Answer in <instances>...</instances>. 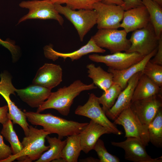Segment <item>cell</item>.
I'll return each mask as SVG.
<instances>
[{
	"mask_svg": "<svg viewBox=\"0 0 162 162\" xmlns=\"http://www.w3.org/2000/svg\"><path fill=\"white\" fill-rule=\"evenodd\" d=\"M97 88L93 83L87 85L80 80H76L68 86L51 92L48 98L37 108L36 112L40 113L46 109H52L63 116H67L76 97L83 91Z\"/></svg>",
	"mask_w": 162,
	"mask_h": 162,
	"instance_id": "cell-1",
	"label": "cell"
},
{
	"mask_svg": "<svg viewBox=\"0 0 162 162\" xmlns=\"http://www.w3.org/2000/svg\"><path fill=\"white\" fill-rule=\"evenodd\" d=\"M28 121L32 125H40L51 134L58 135L62 139L64 137L79 134L88 124L68 120L51 113L41 114L37 112L25 111Z\"/></svg>",
	"mask_w": 162,
	"mask_h": 162,
	"instance_id": "cell-2",
	"label": "cell"
},
{
	"mask_svg": "<svg viewBox=\"0 0 162 162\" xmlns=\"http://www.w3.org/2000/svg\"><path fill=\"white\" fill-rule=\"evenodd\" d=\"M28 135L21 142L22 150L19 153L12 155L1 162H11L15 160L20 162H32L38 160L43 152L47 150L49 146L45 145V138L50 134L43 129L29 126Z\"/></svg>",
	"mask_w": 162,
	"mask_h": 162,
	"instance_id": "cell-3",
	"label": "cell"
},
{
	"mask_svg": "<svg viewBox=\"0 0 162 162\" xmlns=\"http://www.w3.org/2000/svg\"><path fill=\"white\" fill-rule=\"evenodd\" d=\"M58 12L63 15L73 25L81 41L86 34L97 24V14L94 10H72L67 6L55 4Z\"/></svg>",
	"mask_w": 162,
	"mask_h": 162,
	"instance_id": "cell-4",
	"label": "cell"
},
{
	"mask_svg": "<svg viewBox=\"0 0 162 162\" xmlns=\"http://www.w3.org/2000/svg\"><path fill=\"white\" fill-rule=\"evenodd\" d=\"M127 33L124 29H101L92 37L99 46L108 49L112 54L129 49L131 43L127 38Z\"/></svg>",
	"mask_w": 162,
	"mask_h": 162,
	"instance_id": "cell-5",
	"label": "cell"
},
{
	"mask_svg": "<svg viewBox=\"0 0 162 162\" xmlns=\"http://www.w3.org/2000/svg\"><path fill=\"white\" fill-rule=\"evenodd\" d=\"M75 113L90 118L106 128L110 133L116 135L122 134L116 125L109 120L100 106L98 97L93 93L89 94L88 100L84 104L77 107Z\"/></svg>",
	"mask_w": 162,
	"mask_h": 162,
	"instance_id": "cell-6",
	"label": "cell"
},
{
	"mask_svg": "<svg viewBox=\"0 0 162 162\" xmlns=\"http://www.w3.org/2000/svg\"><path fill=\"white\" fill-rule=\"evenodd\" d=\"M19 6L21 8L28 9L29 11L19 19L17 24L31 19L54 20L61 26L64 22V19L56 10L55 4L47 0L23 1Z\"/></svg>",
	"mask_w": 162,
	"mask_h": 162,
	"instance_id": "cell-7",
	"label": "cell"
},
{
	"mask_svg": "<svg viewBox=\"0 0 162 162\" xmlns=\"http://www.w3.org/2000/svg\"><path fill=\"white\" fill-rule=\"evenodd\" d=\"M158 39L150 21L144 28L133 32L129 39L130 46L125 52H136L145 56L158 47Z\"/></svg>",
	"mask_w": 162,
	"mask_h": 162,
	"instance_id": "cell-8",
	"label": "cell"
},
{
	"mask_svg": "<svg viewBox=\"0 0 162 162\" xmlns=\"http://www.w3.org/2000/svg\"><path fill=\"white\" fill-rule=\"evenodd\" d=\"M113 123L123 127L125 132V137L136 138L146 146L148 145L149 140L148 126L141 123L130 106L121 113Z\"/></svg>",
	"mask_w": 162,
	"mask_h": 162,
	"instance_id": "cell-9",
	"label": "cell"
},
{
	"mask_svg": "<svg viewBox=\"0 0 162 162\" xmlns=\"http://www.w3.org/2000/svg\"><path fill=\"white\" fill-rule=\"evenodd\" d=\"M93 9L97 14L96 24L98 29H118L120 27L124 12L122 7L108 4L100 2L94 4Z\"/></svg>",
	"mask_w": 162,
	"mask_h": 162,
	"instance_id": "cell-10",
	"label": "cell"
},
{
	"mask_svg": "<svg viewBox=\"0 0 162 162\" xmlns=\"http://www.w3.org/2000/svg\"><path fill=\"white\" fill-rule=\"evenodd\" d=\"M144 56L136 52H117L106 55L94 54L88 56L92 61L104 64L109 68L116 70L125 69L141 60Z\"/></svg>",
	"mask_w": 162,
	"mask_h": 162,
	"instance_id": "cell-11",
	"label": "cell"
},
{
	"mask_svg": "<svg viewBox=\"0 0 162 162\" xmlns=\"http://www.w3.org/2000/svg\"><path fill=\"white\" fill-rule=\"evenodd\" d=\"M111 144L124 149L125 159L134 162H162V156L152 158L147 153L146 146L138 139L128 137L120 142H112Z\"/></svg>",
	"mask_w": 162,
	"mask_h": 162,
	"instance_id": "cell-12",
	"label": "cell"
},
{
	"mask_svg": "<svg viewBox=\"0 0 162 162\" xmlns=\"http://www.w3.org/2000/svg\"><path fill=\"white\" fill-rule=\"evenodd\" d=\"M162 94L131 102L130 107L141 123L148 126L162 107Z\"/></svg>",
	"mask_w": 162,
	"mask_h": 162,
	"instance_id": "cell-13",
	"label": "cell"
},
{
	"mask_svg": "<svg viewBox=\"0 0 162 162\" xmlns=\"http://www.w3.org/2000/svg\"><path fill=\"white\" fill-rule=\"evenodd\" d=\"M142 74L141 71L138 72L128 80L127 86L120 92L114 105L106 112L108 118L114 121L130 105L135 88Z\"/></svg>",
	"mask_w": 162,
	"mask_h": 162,
	"instance_id": "cell-14",
	"label": "cell"
},
{
	"mask_svg": "<svg viewBox=\"0 0 162 162\" xmlns=\"http://www.w3.org/2000/svg\"><path fill=\"white\" fill-rule=\"evenodd\" d=\"M62 81L61 66L52 63L44 64L38 70L32 83L52 89Z\"/></svg>",
	"mask_w": 162,
	"mask_h": 162,
	"instance_id": "cell-15",
	"label": "cell"
},
{
	"mask_svg": "<svg viewBox=\"0 0 162 162\" xmlns=\"http://www.w3.org/2000/svg\"><path fill=\"white\" fill-rule=\"evenodd\" d=\"M44 56L46 58L55 61L59 57L65 59L69 58L72 61L80 59L82 56L92 53H104L106 50L99 46L92 37L84 46L74 52L69 53L59 52L54 50L51 45L44 48Z\"/></svg>",
	"mask_w": 162,
	"mask_h": 162,
	"instance_id": "cell-16",
	"label": "cell"
},
{
	"mask_svg": "<svg viewBox=\"0 0 162 162\" xmlns=\"http://www.w3.org/2000/svg\"><path fill=\"white\" fill-rule=\"evenodd\" d=\"M148 12L143 5L124 11L120 27L128 33L142 28L150 22Z\"/></svg>",
	"mask_w": 162,
	"mask_h": 162,
	"instance_id": "cell-17",
	"label": "cell"
},
{
	"mask_svg": "<svg viewBox=\"0 0 162 162\" xmlns=\"http://www.w3.org/2000/svg\"><path fill=\"white\" fill-rule=\"evenodd\" d=\"M51 89L32 84L15 92L20 99L32 108H38L49 97Z\"/></svg>",
	"mask_w": 162,
	"mask_h": 162,
	"instance_id": "cell-18",
	"label": "cell"
},
{
	"mask_svg": "<svg viewBox=\"0 0 162 162\" xmlns=\"http://www.w3.org/2000/svg\"><path fill=\"white\" fill-rule=\"evenodd\" d=\"M110 134V133L106 128L91 120L79 134L82 151L88 153L93 149L102 135Z\"/></svg>",
	"mask_w": 162,
	"mask_h": 162,
	"instance_id": "cell-19",
	"label": "cell"
},
{
	"mask_svg": "<svg viewBox=\"0 0 162 162\" xmlns=\"http://www.w3.org/2000/svg\"><path fill=\"white\" fill-rule=\"evenodd\" d=\"M158 47L152 52L144 56L138 63L122 70H116L108 68L107 71L113 75V83L118 85L123 90L127 86L130 78L138 72L142 71L147 62L156 54Z\"/></svg>",
	"mask_w": 162,
	"mask_h": 162,
	"instance_id": "cell-20",
	"label": "cell"
},
{
	"mask_svg": "<svg viewBox=\"0 0 162 162\" xmlns=\"http://www.w3.org/2000/svg\"><path fill=\"white\" fill-rule=\"evenodd\" d=\"M162 88L142 74L135 88L131 102L162 94Z\"/></svg>",
	"mask_w": 162,
	"mask_h": 162,
	"instance_id": "cell-21",
	"label": "cell"
},
{
	"mask_svg": "<svg viewBox=\"0 0 162 162\" xmlns=\"http://www.w3.org/2000/svg\"><path fill=\"white\" fill-rule=\"evenodd\" d=\"M88 76L93 80L97 87L105 92L113 83L112 74L105 71L100 66L96 67L92 63L86 66Z\"/></svg>",
	"mask_w": 162,
	"mask_h": 162,
	"instance_id": "cell-22",
	"label": "cell"
},
{
	"mask_svg": "<svg viewBox=\"0 0 162 162\" xmlns=\"http://www.w3.org/2000/svg\"><path fill=\"white\" fill-rule=\"evenodd\" d=\"M66 140V144L56 159L62 158L65 162H77L82 151L79 134L68 136Z\"/></svg>",
	"mask_w": 162,
	"mask_h": 162,
	"instance_id": "cell-23",
	"label": "cell"
},
{
	"mask_svg": "<svg viewBox=\"0 0 162 162\" xmlns=\"http://www.w3.org/2000/svg\"><path fill=\"white\" fill-rule=\"evenodd\" d=\"M142 4L146 8L150 21L152 24L158 38L162 36V8L153 0H141Z\"/></svg>",
	"mask_w": 162,
	"mask_h": 162,
	"instance_id": "cell-24",
	"label": "cell"
},
{
	"mask_svg": "<svg viewBox=\"0 0 162 162\" xmlns=\"http://www.w3.org/2000/svg\"><path fill=\"white\" fill-rule=\"evenodd\" d=\"M149 142L158 148L162 147V107L148 125Z\"/></svg>",
	"mask_w": 162,
	"mask_h": 162,
	"instance_id": "cell-25",
	"label": "cell"
},
{
	"mask_svg": "<svg viewBox=\"0 0 162 162\" xmlns=\"http://www.w3.org/2000/svg\"><path fill=\"white\" fill-rule=\"evenodd\" d=\"M46 138L49 144V148L35 162H50L56 159L66 143V140L62 141L58 138L50 137L48 135Z\"/></svg>",
	"mask_w": 162,
	"mask_h": 162,
	"instance_id": "cell-26",
	"label": "cell"
},
{
	"mask_svg": "<svg viewBox=\"0 0 162 162\" xmlns=\"http://www.w3.org/2000/svg\"><path fill=\"white\" fill-rule=\"evenodd\" d=\"M1 133L10 143L12 155L16 154L22 150L23 147L22 143L19 141L14 130L11 120L9 119L6 122L2 124V128Z\"/></svg>",
	"mask_w": 162,
	"mask_h": 162,
	"instance_id": "cell-27",
	"label": "cell"
},
{
	"mask_svg": "<svg viewBox=\"0 0 162 162\" xmlns=\"http://www.w3.org/2000/svg\"><path fill=\"white\" fill-rule=\"evenodd\" d=\"M123 90L118 84L113 83L102 95L98 97L100 104L104 112L110 109L115 103L119 94Z\"/></svg>",
	"mask_w": 162,
	"mask_h": 162,
	"instance_id": "cell-28",
	"label": "cell"
},
{
	"mask_svg": "<svg viewBox=\"0 0 162 162\" xmlns=\"http://www.w3.org/2000/svg\"><path fill=\"white\" fill-rule=\"evenodd\" d=\"M149 60L145 65L142 73L159 86L162 88V65L153 63Z\"/></svg>",
	"mask_w": 162,
	"mask_h": 162,
	"instance_id": "cell-29",
	"label": "cell"
},
{
	"mask_svg": "<svg viewBox=\"0 0 162 162\" xmlns=\"http://www.w3.org/2000/svg\"><path fill=\"white\" fill-rule=\"evenodd\" d=\"M93 149L96 152L99 162H119L120 160L115 155L109 153L105 147L103 141L99 139Z\"/></svg>",
	"mask_w": 162,
	"mask_h": 162,
	"instance_id": "cell-30",
	"label": "cell"
},
{
	"mask_svg": "<svg viewBox=\"0 0 162 162\" xmlns=\"http://www.w3.org/2000/svg\"><path fill=\"white\" fill-rule=\"evenodd\" d=\"M102 0H67L66 6L73 10H93L94 4Z\"/></svg>",
	"mask_w": 162,
	"mask_h": 162,
	"instance_id": "cell-31",
	"label": "cell"
},
{
	"mask_svg": "<svg viewBox=\"0 0 162 162\" xmlns=\"http://www.w3.org/2000/svg\"><path fill=\"white\" fill-rule=\"evenodd\" d=\"M12 155L11 147L4 143L3 137L0 134V162Z\"/></svg>",
	"mask_w": 162,
	"mask_h": 162,
	"instance_id": "cell-32",
	"label": "cell"
},
{
	"mask_svg": "<svg viewBox=\"0 0 162 162\" xmlns=\"http://www.w3.org/2000/svg\"><path fill=\"white\" fill-rule=\"evenodd\" d=\"M0 44L8 49L12 54L13 58H14L19 53L18 46L10 40H4L0 38Z\"/></svg>",
	"mask_w": 162,
	"mask_h": 162,
	"instance_id": "cell-33",
	"label": "cell"
},
{
	"mask_svg": "<svg viewBox=\"0 0 162 162\" xmlns=\"http://www.w3.org/2000/svg\"><path fill=\"white\" fill-rule=\"evenodd\" d=\"M154 57L150 61L153 63L162 65V36L159 38L157 51Z\"/></svg>",
	"mask_w": 162,
	"mask_h": 162,
	"instance_id": "cell-34",
	"label": "cell"
},
{
	"mask_svg": "<svg viewBox=\"0 0 162 162\" xmlns=\"http://www.w3.org/2000/svg\"><path fill=\"white\" fill-rule=\"evenodd\" d=\"M124 3V11L143 5L141 0H121Z\"/></svg>",
	"mask_w": 162,
	"mask_h": 162,
	"instance_id": "cell-35",
	"label": "cell"
},
{
	"mask_svg": "<svg viewBox=\"0 0 162 162\" xmlns=\"http://www.w3.org/2000/svg\"><path fill=\"white\" fill-rule=\"evenodd\" d=\"M8 105L0 106V123L2 124L9 120L8 116Z\"/></svg>",
	"mask_w": 162,
	"mask_h": 162,
	"instance_id": "cell-36",
	"label": "cell"
},
{
	"mask_svg": "<svg viewBox=\"0 0 162 162\" xmlns=\"http://www.w3.org/2000/svg\"><path fill=\"white\" fill-rule=\"evenodd\" d=\"M101 2L108 4H115L121 6L123 7L124 5V2L121 0H102Z\"/></svg>",
	"mask_w": 162,
	"mask_h": 162,
	"instance_id": "cell-37",
	"label": "cell"
},
{
	"mask_svg": "<svg viewBox=\"0 0 162 162\" xmlns=\"http://www.w3.org/2000/svg\"><path fill=\"white\" fill-rule=\"evenodd\" d=\"M47 1L50 2L54 4H65L67 0H47Z\"/></svg>",
	"mask_w": 162,
	"mask_h": 162,
	"instance_id": "cell-38",
	"label": "cell"
},
{
	"mask_svg": "<svg viewBox=\"0 0 162 162\" xmlns=\"http://www.w3.org/2000/svg\"><path fill=\"white\" fill-rule=\"evenodd\" d=\"M158 4H159L161 7L162 6V0H153Z\"/></svg>",
	"mask_w": 162,
	"mask_h": 162,
	"instance_id": "cell-39",
	"label": "cell"
}]
</instances>
